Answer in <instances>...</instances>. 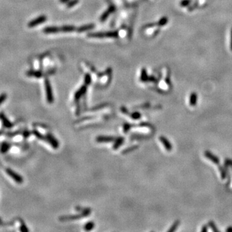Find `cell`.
<instances>
[{"label": "cell", "mask_w": 232, "mask_h": 232, "mask_svg": "<svg viewBox=\"0 0 232 232\" xmlns=\"http://www.w3.org/2000/svg\"><path fill=\"white\" fill-rule=\"evenodd\" d=\"M76 30V28L73 25H64L61 27V32H71Z\"/></svg>", "instance_id": "18"}, {"label": "cell", "mask_w": 232, "mask_h": 232, "mask_svg": "<svg viewBox=\"0 0 232 232\" xmlns=\"http://www.w3.org/2000/svg\"><path fill=\"white\" fill-rule=\"evenodd\" d=\"M159 140L163 145L164 147L166 148V150L168 152H170L172 150V145L171 143L168 141V139L164 136H161L159 137Z\"/></svg>", "instance_id": "8"}, {"label": "cell", "mask_w": 232, "mask_h": 232, "mask_svg": "<svg viewBox=\"0 0 232 232\" xmlns=\"http://www.w3.org/2000/svg\"><path fill=\"white\" fill-rule=\"evenodd\" d=\"M20 230L21 231H29V230H28L27 228V226L24 223H23V222H22Z\"/></svg>", "instance_id": "34"}, {"label": "cell", "mask_w": 232, "mask_h": 232, "mask_svg": "<svg viewBox=\"0 0 232 232\" xmlns=\"http://www.w3.org/2000/svg\"><path fill=\"white\" fill-rule=\"evenodd\" d=\"M91 213V210L89 208L85 209L83 212L80 215H69V216H64L60 218L61 221H67V220H74V219H79L82 217H85L88 215H89Z\"/></svg>", "instance_id": "2"}, {"label": "cell", "mask_w": 232, "mask_h": 232, "mask_svg": "<svg viewBox=\"0 0 232 232\" xmlns=\"http://www.w3.org/2000/svg\"><path fill=\"white\" fill-rule=\"evenodd\" d=\"M33 132L34 135L35 136H36V137H38V139H41V140H43V141H46V137L43 136L42 134H41L38 131H37V130H33V132Z\"/></svg>", "instance_id": "24"}, {"label": "cell", "mask_w": 232, "mask_h": 232, "mask_svg": "<svg viewBox=\"0 0 232 232\" xmlns=\"http://www.w3.org/2000/svg\"><path fill=\"white\" fill-rule=\"evenodd\" d=\"M89 38H118V32L117 31H110L105 32H93L87 35Z\"/></svg>", "instance_id": "1"}, {"label": "cell", "mask_w": 232, "mask_h": 232, "mask_svg": "<svg viewBox=\"0 0 232 232\" xmlns=\"http://www.w3.org/2000/svg\"><path fill=\"white\" fill-rule=\"evenodd\" d=\"M115 138L112 136H99L96 138V141L98 143H110L115 141Z\"/></svg>", "instance_id": "11"}, {"label": "cell", "mask_w": 232, "mask_h": 232, "mask_svg": "<svg viewBox=\"0 0 232 232\" xmlns=\"http://www.w3.org/2000/svg\"><path fill=\"white\" fill-rule=\"evenodd\" d=\"M0 223H1V219H0Z\"/></svg>", "instance_id": "43"}, {"label": "cell", "mask_w": 232, "mask_h": 232, "mask_svg": "<svg viewBox=\"0 0 232 232\" xmlns=\"http://www.w3.org/2000/svg\"><path fill=\"white\" fill-rule=\"evenodd\" d=\"M130 116H131V118H132L133 119H140V118H141V114L140 113H139V112H133V113H132V114L130 115Z\"/></svg>", "instance_id": "30"}, {"label": "cell", "mask_w": 232, "mask_h": 232, "mask_svg": "<svg viewBox=\"0 0 232 232\" xmlns=\"http://www.w3.org/2000/svg\"><path fill=\"white\" fill-rule=\"evenodd\" d=\"M11 145L8 143H3V145H2L1 146V149H0V150H1V152L2 153H6L9 149H10L11 148Z\"/></svg>", "instance_id": "21"}, {"label": "cell", "mask_w": 232, "mask_h": 232, "mask_svg": "<svg viewBox=\"0 0 232 232\" xmlns=\"http://www.w3.org/2000/svg\"><path fill=\"white\" fill-rule=\"evenodd\" d=\"M155 25H157V23H149V24H147L145 26V29H146V28H152V27H155Z\"/></svg>", "instance_id": "35"}, {"label": "cell", "mask_w": 232, "mask_h": 232, "mask_svg": "<svg viewBox=\"0 0 232 232\" xmlns=\"http://www.w3.org/2000/svg\"><path fill=\"white\" fill-rule=\"evenodd\" d=\"M91 81H92V77H91V76L90 74H86L85 76V85L87 86V85H89L90 83H91Z\"/></svg>", "instance_id": "27"}, {"label": "cell", "mask_w": 232, "mask_h": 232, "mask_svg": "<svg viewBox=\"0 0 232 232\" xmlns=\"http://www.w3.org/2000/svg\"><path fill=\"white\" fill-rule=\"evenodd\" d=\"M115 7L114 5H111V6L107 9V10H106V11L103 14L101 15V17H100V20H101V21H102V22L105 21L106 19H107V18L108 17V16L111 14H112V12H114L115 11Z\"/></svg>", "instance_id": "7"}, {"label": "cell", "mask_w": 232, "mask_h": 232, "mask_svg": "<svg viewBox=\"0 0 232 232\" xmlns=\"http://www.w3.org/2000/svg\"><path fill=\"white\" fill-rule=\"evenodd\" d=\"M208 226L210 227V228H211L213 231H215V232H219V230L217 229V226H216L215 224L214 223V222H213V221H209V222H208Z\"/></svg>", "instance_id": "26"}, {"label": "cell", "mask_w": 232, "mask_h": 232, "mask_svg": "<svg viewBox=\"0 0 232 232\" xmlns=\"http://www.w3.org/2000/svg\"><path fill=\"white\" fill-rule=\"evenodd\" d=\"M46 141L49 142L54 148H58L59 147L58 141L54 138V137L50 133H48L46 135Z\"/></svg>", "instance_id": "9"}, {"label": "cell", "mask_w": 232, "mask_h": 232, "mask_svg": "<svg viewBox=\"0 0 232 232\" xmlns=\"http://www.w3.org/2000/svg\"><path fill=\"white\" fill-rule=\"evenodd\" d=\"M201 231L202 232H206L208 231V226L206 225H204L202 227V229L201 230Z\"/></svg>", "instance_id": "36"}, {"label": "cell", "mask_w": 232, "mask_h": 232, "mask_svg": "<svg viewBox=\"0 0 232 232\" xmlns=\"http://www.w3.org/2000/svg\"><path fill=\"white\" fill-rule=\"evenodd\" d=\"M124 141V138L122 137H118L115 139V143L114 145L113 146V148L114 150H117L118 148H119L122 145V144L123 143V142Z\"/></svg>", "instance_id": "17"}, {"label": "cell", "mask_w": 232, "mask_h": 232, "mask_svg": "<svg viewBox=\"0 0 232 232\" xmlns=\"http://www.w3.org/2000/svg\"><path fill=\"white\" fill-rule=\"evenodd\" d=\"M138 148L137 146H131V147L128 148H127V149L125 150L123 152V154H128V153L130 152H132V151H133V150H136V148Z\"/></svg>", "instance_id": "31"}, {"label": "cell", "mask_w": 232, "mask_h": 232, "mask_svg": "<svg viewBox=\"0 0 232 232\" xmlns=\"http://www.w3.org/2000/svg\"><path fill=\"white\" fill-rule=\"evenodd\" d=\"M30 132L29 131H25L24 132H23V136H24L25 137H28L29 136H30Z\"/></svg>", "instance_id": "38"}, {"label": "cell", "mask_w": 232, "mask_h": 232, "mask_svg": "<svg viewBox=\"0 0 232 232\" xmlns=\"http://www.w3.org/2000/svg\"><path fill=\"white\" fill-rule=\"evenodd\" d=\"M192 3V0H183L180 2V6H181L183 7H188L189 5Z\"/></svg>", "instance_id": "29"}, {"label": "cell", "mask_w": 232, "mask_h": 232, "mask_svg": "<svg viewBox=\"0 0 232 232\" xmlns=\"http://www.w3.org/2000/svg\"><path fill=\"white\" fill-rule=\"evenodd\" d=\"M27 75L30 77H34L36 78H40L42 77L43 73L40 71H30L27 72Z\"/></svg>", "instance_id": "16"}, {"label": "cell", "mask_w": 232, "mask_h": 232, "mask_svg": "<svg viewBox=\"0 0 232 232\" xmlns=\"http://www.w3.org/2000/svg\"><path fill=\"white\" fill-rule=\"evenodd\" d=\"M218 167H219V170L221 174V177L222 179H224L226 177V171L225 170V168L223 166H222L220 165H218Z\"/></svg>", "instance_id": "20"}, {"label": "cell", "mask_w": 232, "mask_h": 232, "mask_svg": "<svg viewBox=\"0 0 232 232\" xmlns=\"http://www.w3.org/2000/svg\"><path fill=\"white\" fill-rule=\"evenodd\" d=\"M61 32V28L57 27H48L43 29V32L45 34H55Z\"/></svg>", "instance_id": "12"}, {"label": "cell", "mask_w": 232, "mask_h": 232, "mask_svg": "<svg viewBox=\"0 0 232 232\" xmlns=\"http://www.w3.org/2000/svg\"><path fill=\"white\" fill-rule=\"evenodd\" d=\"M7 174L10 176V177L15 180V181L17 183H19V184H21L23 182V179L22 178L21 176H20V175H18L17 173H16L15 171H14L13 170H12L11 169H7L6 170Z\"/></svg>", "instance_id": "5"}, {"label": "cell", "mask_w": 232, "mask_h": 232, "mask_svg": "<svg viewBox=\"0 0 232 232\" xmlns=\"http://www.w3.org/2000/svg\"><path fill=\"white\" fill-rule=\"evenodd\" d=\"M141 81L143 82H146L148 81V76L147 75V72L145 68H143L141 71Z\"/></svg>", "instance_id": "19"}, {"label": "cell", "mask_w": 232, "mask_h": 232, "mask_svg": "<svg viewBox=\"0 0 232 232\" xmlns=\"http://www.w3.org/2000/svg\"><path fill=\"white\" fill-rule=\"evenodd\" d=\"M205 156L208 158V159H210L212 162H213V163H215L216 165H219L220 160L219 158L214 154H213L212 152H209V151H205Z\"/></svg>", "instance_id": "6"}, {"label": "cell", "mask_w": 232, "mask_h": 232, "mask_svg": "<svg viewBox=\"0 0 232 232\" xmlns=\"http://www.w3.org/2000/svg\"><path fill=\"white\" fill-rule=\"evenodd\" d=\"M179 224H180V221H175L174 222V224L171 225V226L170 227V228L168 230V232H173V231H175L177 229Z\"/></svg>", "instance_id": "23"}, {"label": "cell", "mask_w": 232, "mask_h": 232, "mask_svg": "<svg viewBox=\"0 0 232 232\" xmlns=\"http://www.w3.org/2000/svg\"><path fill=\"white\" fill-rule=\"evenodd\" d=\"M131 127H132V125H130V124H128V123L124 124V127H123V131H124L125 133H127V132L130 129Z\"/></svg>", "instance_id": "32"}, {"label": "cell", "mask_w": 232, "mask_h": 232, "mask_svg": "<svg viewBox=\"0 0 232 232\" xmlns=\"http://www.w3.org/2000/svg\"><path fill=\"white\" fill-rule=\"evenodd\" d=\"M94 27H95V25L93 24V23H90V24H87V25L79 27L76 30H77V32H85L86 30H92L94 29Z\"/></svg>", "instance_id": "14"}, {"label": "cell", "mask_w": 232, "mask_h": 232, "mask_svg": "<svg viewBox=\"0 0 232 232\" xmlns=\"http://www.w3.org/2000/svg\"><path fill=\"white\" fill-rule=\"evenodd\" d=\"M230 50L232 51V28L231 29V33H230Z\"/></svg>", "instance_id": "37"}, {"label": "cell", "mask_w": 232, "mask_h": 232, "mask_svg": "<svg viewBox=\"0 0 232 232\" xmlns=\"http://www.w3.org/2000/svg\"><path fill=\"white\" fill-rule=\"evenodd\" d=\"M94 223L93 222H88V223H86L85 226H84V229L86 230V231H90L91 230H92L93 228H94Z\"/></svg>", "instance_id": "25"}, {"label": "cell", "mask_w": 232, "mask_h": 232, "mask_svg": "<svg viewBox=\"0 0 232 232\" xmlns=\"http://www.w3.org/2000/svg\"><path fill=\"white\" fill-rule=\"evenodd\" d=\"M197 94L196 92H193L190 96V99H189V103L190 105L192 106H194L197 105Z\"/></svg>", "instance_id": "15"}, {"label": "cell", "mask_w": 232, "mask_h": 232, "mask_svg": "<svg viewBox=\"0 0 232 232\" xmlns=\"http://www.w3.org/2000/svg\"><path fill=\"white\" fill-rule=\"evenodd\" d=\"M79 2H80V0H71V1H69L67 7L68 8H72L73 7H74L76 5H77Z\"/></svg>", "instance_id": "28"}, {"label": "cell", "mask_w": 232, "mask_h": 232, "mask_svg": "<svg viewBox=\"0 0 232 232\" xmlns=\"http://www.w3.org/2000/svg\"><path fill=\"white\" fill-rule=\"evenodd\" d=\"M0 119H1L3 123V124L4 127L6 128H11L13 126V124L9 121L5 115L3 113L0 114Z\"/></svg>", "instance_id": "13"}, {"label": "cell", "mask_w": 232, "mask_h": 232, "mask_svg": "<svg viewBox=\"0 0 232 232\" xmlns=\"http://www.w3.org/2000/svg\"><path fill=\"white\" fill-rule=\"evenodd\" d=\"M226 231L227 232H232V226L228 227V228L226 229Z\"/></svg>", "instance_id": "41"}, {"label": "cell", "mask_w": 232, "mask_h": 232, "mask_svg": "<svg viewBox=\"0 0 232 232\" xmlns=\"http://www.w3.org/2000/svg\"><path fill=\"white\" fill-rule=\"evenodd\" d=\"M168 22V19L167 17H162L161 19L159 20V21L157 23V26L162 27L165 25H166Z\"/></svg>", "instance_id": "22"}, {"label": "cell", "mask_w": 232, "mask_h": 232, "mask_svg": "<svg viewBox=\"0 0 232 232\" xmlns=\"http://www.w3.org/2000/svg\"><path fill=\"white\" fill-rule=\"evenodd\" d=\"M148 81H155V78L154 77H153V76L148 77Z\"/></svg>", "instance_id": "39"}, {"label": "cell", "mask_w": 232, "mask_h": 232, "mask_svg": "<svg viewBox=\"0 0 232 232\" xmlns=\"http://www.w3.org/2000/svg\"><path fill=\"white\" fill-rule=\"evenodd\" d=\"M86 90H87V88L86 85L82 86L80 89L76 92L75 95H74V98H75V100L78 101L80 99L81 97L85 94Z\"/></svg>", "instance_id": "10"}, {"label": "cell", "mask_w": 232, "mask_h": 232, "mask_svg": "<svg viewBox=\"0 0 232 232\" xmlns=\"http://www.w3.org/2000/svg\"><path fill=\"white\" fill-rule=\"evenodd\" d=\"M121 111L124 114H127L128 113V110L126 109V108H124V107H122L121 108Z\"/></svg>", "instance_id": "40"}, {"label": "cell", "mask_w": 232, "mask_h": 232, "mask_svg": "<svg viewBox=\"0 0 232 232\" xmlns=\"http://www.w3.org/2000/svg\"><path fill=\"white\" fill-rule=\"evenodd\" d=\"M69 1H71V0H59V2L61 3H66Z\"/></svg>", "instance_id": "42"}, {"label": "cell", "mask_w": 232, "mask_h": 232, "mask_svg": "<svg viewBox=\"0 0 232 232\" xmlns=\"http://www.w3.org/2000/svg\"><path fill=\"white\" fill-rule=\"evenodd\" d=\"M45 91H46V99L49 103H52L54 102V96L52 86H51L50 81L48 79H46L45 80Z\"/></svg>", "instance_id": "3"}, {"label": "cell", "mask_w": 232, "mask_h": 232, "mask_svg": "<svg viewBox=\"0 0 232 232\" xmlns=\"http://www.w3.org/2000/svg\"><path fill=\"white\" fill-rule=\"evenodd\" d=\"M7 99V94H2L0 95V105H1L3 102L6 100Z\"/></svg>", "instance_id": "33"}, {"label": "cell", "mask_w": 232, "mask_h": 232, "mask_svg": "<svg viewBox=\"0 0 232 232\" xmlns=\"http://www.w3.org/2000/svg\"><path fill=\"white\" fill-rule=\"evenodd\" d=\"M47 20V17H46L45 15L40 16L36 18V19L32 20L30 21L29 23H28V27L29 28H33L36 26H38V25L41 24V23H43L44 22L46 21V20Z\"/></svg>", "instance_id": "4"}]
</instances>
